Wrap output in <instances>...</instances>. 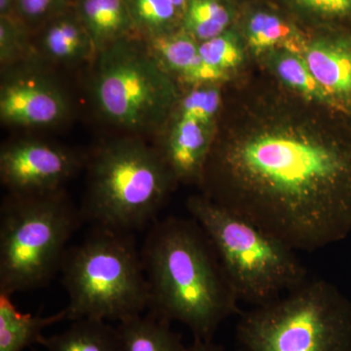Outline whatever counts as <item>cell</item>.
Wrapping results in <instances>:
<instances>
[{"label": "cell", "mask_w": 351, "mask_h": 351, "mask_svg": "<svg viewBox=\"0 0 351 351\" xmlns=\"http://www.w3.org/2000/svg\"><path fill=\"white\" fill-rule=\"evenodd\" d=\"M274 64L277 73L289 86L307 98L332 105L329 95L314 77L301 55L284 50L274 56Z\"/></svg>", "instance_id": "44dd1931"}, {"label": "cell", "mask_w": 351, "mask_h": 351, "mask_svg": "<svg viewBox=\"0 0 351 351\" xmlns=\"http://www.w3.org/2000/svg\"><path fill=\"white\" fill-rule=\"evenodd\" d=\"M68 112L63 92L41 76H17L4 82L0 90V119L9 125L51 126Z\"/></svg>", "instance_id": "30bf717a"}, {"label": "cell", "mask_w": 351, "mask_h": 351, "mask_svg": "<svg viewBox=\"0 0 351 351\" xmlns=\"http://www.w3.org/2000/svg\"><path fill=\"white\" fill-rule=\"evenodd\" d=\"M221 96L212 86H200L193 90L182 101L180 115L195 119L203 125L211 127L218 112Z\"/></svg>", "instance_id": "cb8c5ba5"}, {"label": "cell", "mask_w": 351, "mask_h": 351, "mask_svg": "<svg viewBox=\"0 0 351 351\" xmlns=\"http://www.w3.org/2000/svg\"><path fill=\"white\" fill-rule=\"evenodd\" d=\"M186 351H225L221 346L216 345L212 341L206 339H195L193 343L188 346Z\"/></svg>", "instance_id": "83f0119b"}, {"label": "cell", "mask_w": 351, "mask_h": 351, "mask_svg": "<svg viewBox=\"0 0 351 351\" xmlns=\"http://www.w3.org/2000/svg\"><path fill=\"white\" fill-rule=\"evenodd\" d=\"M136 29H142L147 38L172 32L180 15L171 0H126Z\"/></svg>", "instance_id": "7402d4cb"}, {"label": "cell", "mask_w": 351, "mask_h": 351, "mask_svg": "<svg viewBox=\"0 0 351 351\" xmlns=\"http://www.w3.org/2000/svg\"><path fill=\"white\" fill-rule=\"evenodd\" d=\"M90 164L82 219L95 228L131 233L151 223L176 178L159 152L137 138L101 145Z\"/></svg>", "instance_id": "277c9868"}, {"label": "cell", "mask_w": 351, "mask_h": 351, "mask_svg": "<svg viewBox=\"0 0 351 351\" xmlns=\"http://www.w3.org/2000/svg\"><path fill=\"white\" fill-rule=\"evenodd\" d=\"M57 0H18L19 8L29 18L39 17L52 8Z\"/></svg>", "instance_id": "4316f807"}, {"label": "cell", "mask_w": 351, "mask_h": 351, "mask_svg": "<svg viewBox=\"0 0 351 351\" xmlns=\"http://www.w3.org/2000/svg\"><path fill=\"white\" fill-rule=\"evenodd\" d=\"M97 56L92 96L101 114L136 133L158 128L174 105L176 90L147 46L125 39Z\"/></svg>", "instance_id": "ba28073f"}, {"label": "cell", "mask_w": 351, "mask_h": 351, "mask_svg": "<svg viewBox=\"0 0 351 351\" xmlns=\"http://www.w3.org/2000/svg\"><path fill=\"white\" fill-rule=\"evenodd\" d=\"M149 313L182 323L195 339L212 341L239 311V297L213 244L195 219L154 221L142 251Z\"/></svg>", "instance_id": "7a4b0ae2"}, {"label": "cell", "mask_w": 351, "mask_h": 351, "mask_svg": "<svg viewBox=\"0 0 351 351\" xmlns=\"http://www.w3.org/2000/svg\"><path fill=\"white\" fill-rule=\"evenodd\" d=\"M82 221L62 189L9 195L0 212V293L47 286L61 271L66 245Z\"/></svg>", "instance_id": "5b68a950"}, {"label": "cell", "mask_w": 351, "mask_h": 351, "mask_svg": "<svg viewBox=\"0 0 351 351\" xmlns=\"http://www.w3.org/2000/svg\"><path fill=\"white\" fill-rule=\"evenodd\" d=\"M200 56L209 68L226 78L230 69H237L243 60V52L234 34L225 32L199 44Z\"/></svg>", "instance_id": "603a6c76"}, {"label": "cell", "mask_w": 351, "mask_h": 351, "mask_svg": "<svg viewBox=\"0 0 351 351\" xmlns=\"http://www.w3.org/2000/svg\"><path fill=\"white\" fill-rule=\"evenodd\" d=\"M302 4L332 16H346L351 14V0H298Z\"/></svg>", "instance_id": "484cf974"}, {"label": "cell", "mask_w": 351, "mask_h": 351, "mask_svg": "<svg viewBox=\"0 0 351 351\" xmlns=\"http://www.w3.org/2000/svg\"><path fill=\"white\" fill-rule=\"evenodd\" d=\"M202 179L210 200L295 251L351 233V149L300 133H258L221 145Z\"/></svg>", "instance_id": "6da1fadb"}, {"label": "cell", "mask_w": 351, "mask_h": 351, "mask_svg": "<svg viewBox=\"0 0 351 351\" xmlns=\"http://www.w3.org/2000/svg\"><path fill=\"white\" fill-rule=\"evenodd\" d=\"M182 18L184 31L204 43L226 32L230 12L221 0H189Z\"/></svg>", "instance_id": "ffe728a7"}, {"label": "cell", "mask_w": 351, "mask_h": 351, "mask_svg": "<svg viewBox=\"0 0 351 351\" xmlns=\"http://www.w3.org/2000/svg\"><path fill=\"white\" fill-rule=\"evenodd\" d=\"M131 234L95 228L83 243L69 248L61 267L69 299L66 320L121 322L149 309V286Z\"/></svg>", "instance_id": "3957f363"}, {"label": "cell", "mask_w": 351, "mask_h": 351, "mask_svg": "<svg viewBox=\"0 0 351 351\" xmlns=\"http://www.w3.org/2000/svg\"><path fill=\"white\" fill-rule=\"evenodd\" d=\"M147 48L168 73H176L189 84L201 86L225 80L203 62L199 43L186 31L149 38Z\"/></svg>", "instance_id": "4fadbf2b"}, {"label": "cell", "mask_w": 351, "mask_h": 351, "mask_svg": "<svg viewBox=\"0 0 351 351\" xmlns=\"http://www.w3.org/2000/svg\"><path fill=\"white\" fill-rule=\"evenodd\" d=\"M210 127L179 115L159 152L176 180L202 179L210 156Z\"/></svg>", "instance_id": "7c38bea8"}, {"label": "cell", "mask_w": 351, "mask_h": 351, "mask_svg": "<svg viewBox=\"0 0 351 351\" xmlns=\"http://www.w3.org/2000/svg\"><path fill=\"white\" fill-rule=\"evenodd\" d=\"M40 345L46 351H122L117 328L95 318L73 321L66 331L44 337Z\"/></svg>", "instance_id": "2e32d148"}, {"label": "cell", "mask_w": 351, "mask_h": 351, "mask_svg": "<svg viewBox=\"0 0 351 351\" xmlns=\"http://www.w3.org/2000/svg\"><path fill=\"white\" fill-rule=\"evenodd\" d=\"M122 351H186L181 336L171 323L152 313L133 316L119 322Z\"/></svg>", "instance_id": "e0dca14e"}, {"label": "cell", "mask_w": 351, "mask_h": 351, "mask_svg": "<svg viewBox=\"0 0 351 351\" xmlns=\"http://www.w3.org/2000/svg\"><path fill=\"white\" fill-rule=\"evenodd\" d=\"M171 1L174 4L180 15L184 16V12H186V6H188L189 0H171Z\"/></svg>", "instance_id": "f1b7e54d"}, {"label": "cell", "mask_w": 351, "mask_h": 351, "mask_svg": "<svg viewBox=\"0 0 351 351\" xmlns=\"http://www.w3.org/2000/svg\"><path fill=\"white\" fill-rule=\"evenodd\" d=\"M25 43L20 29L8 18H1L0 25V62L12 64L25 55Z\"/></svg>", "instance_id": "d4e9b609"}, {"label": "cell", "mask_w": 351, "mask_h": 351, "mask_svg": "<svg viewBox=\"0 0 351 351\" xmlns=\"http://www.w3.org/2000/svg\"><path fill=\"white\" fill-rule=\"evenodd\" d=\"M84 162L75 152L38 140L9 143L0 152V177L10 195L54 193Z\"/></svg>", "instance_id": "9c48e42d"}, {"label": "cell", "mask_w": 351, "mask_h": 351, "mask_svg": "<svg viewBox=\"0 0 351 351\" xmlns=\"http://www.w3.org/2000/svg\"><path fill=\"white\" fill-rule=\"evenodd\" d=\"M245 351H351V301L326 280H307L242 314Z\"/></svg>", "instance_id": "52a82bcc"}, {"label": "cell", "mask_w": 351, "mask_h": 351, "mask_svg": "<svg viewBox=\"0 0 351 351\" xmlns=\"http://www.w3.org/2000/svg\"><path fill=\"white\" fill-rule=\"evenodd\" d=\"M44 54L64 63L83 61L96 54L92 39L84 25L62 20L51 25L43 38Z\"/></svg>", "instance_id": "ac0fdd59"}, {"label": "cell", "mask_w": 351, "mask_h": 351, "mask_svg": "<svg viewBox=\"0 0 351 351\" xmlns=\"http://www.w3.org/2000/svg\"><path fill=\"white\" fill-rule=\"evenodd\" d=\"M304 61L332 105L351 104V38H325L307 44Z\"/></svg>", "instance_id": "8fae6325"}, {"label": "cell", "mask_w": 351, "mask_h": 351, "mask_svg": "<svg viewBox=\"0 0 351 351\" xmlns=\"http://www.w3.org/2000/svg\"><path fill=\"white\" fill-rule=\"evenodd\" d=\"M189 212L213 244L239 301L261 306L307 280L295 250L207 197H193Z\"/></svg>", "instance_id": "8992f818"}, {"label": "cell", "mask_w": 351, "mask_h": 351, "mask_svg": "<svg viewBox=\"0 0 351 351\" xmlns=\"http://www.w3.org/2000/svg\"><path fill=\"white\" fill-rule=\"evenodd\" d=\"M11 297L0 293V351H24L34 343H41L46 327L66 319V308L45 317L21 313Z\"/></svg>", "instance_id": "9a60e30c"}, {"label": "cell", "mask_w": 351, "mask_h": 351, "mask_svg": "<svg viewBox=\"0 0 351 351\" xmlns=\"http://www.w3.org/2000/svg\"><path fill=\"white\" fill-rule=\"evenodd\" d=\"M247 39L249 46L258 53L283 48L302 56L307 45L292 25L267 13H258L251 18Z\"/></svg>", "instance_id": "d6986e66"}, {"label": "cell", "mask_w": 351, "mask_h": 351, "mask_svg": "<svg viewBox=\"0 0 351 351\" xmlns=\"http://www.w3.org/2000/svg\"><path fill=\"white\" fill-rule=\"evenodd\" d=\"M12 1L13 0H0V11H1V17H6L7 13L10 10Z\"/></svg>", "instance_id": "f546056e"}, {"label": "cell", "mask_w": 351, "mask_h": 351, "mask_svg": "<svg viewBox=\"0 0 351 351\" xmlns=\"http://www.w3.org/2000/svg\"><path fill=\"white\" fill-rule=\"evenodd\" d=\"M80 9L96 55L129 39V34L136 29L126 0H82Z\"/></svg>", "instance_id": "5bb4252c"}]
</instances>
